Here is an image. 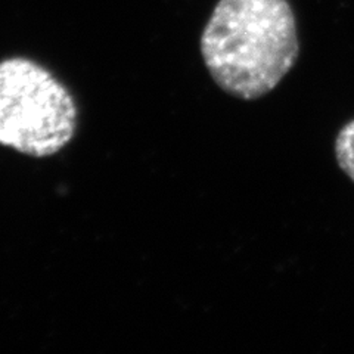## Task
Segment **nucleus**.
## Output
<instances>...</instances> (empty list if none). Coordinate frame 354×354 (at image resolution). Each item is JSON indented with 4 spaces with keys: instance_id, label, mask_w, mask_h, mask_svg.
Instances as JSON below:
<instances>
[{
    "instance_id": "1",
    "label": "nucleus",
    "mask_w": 354,
    "mask_h": 354,
    "mask_svg": "<svg viewBox=\"0 0 354 354\" xmlns=\"http://www.w3.org/2000/svg\"><path fill=\"white\" fill-rule=\"evenodd\" d=\"M199 46L214 83L242 101L270 93L300 57L288 0H218Z\"/></svg>"
},
{
    "instance_id": "2",
    "label": "nucleus",
    "mask_w": 354,
    "mask_h": 354,
    "mask_svg": "<svg viewBox=\"0 0 354 354\" xmlns=\"http://www.w3.org/2000/svg\"><path fill=\"white\" fill-rule=\"evenodd\" d=\"M77 120L73 95L48 68L21 57L0 61V145L50 157L73 140Z\"/></svg>"
},
{
    "instance_id": "3",
    "label": "nucleus",
    "mask_w": 354,
    "mask_h": 354,
    "mask_svg": "<svg viewBox=\"0 0 354 354\" xmlns=\"http://www.w3.org/2000/svg\"><path fill=\"white\" fill-rule=\"evenodd\" d=\"M335 158L339 169L354 182V120L338 131L335 139Z\"/></svg>"
}]
</instances>
